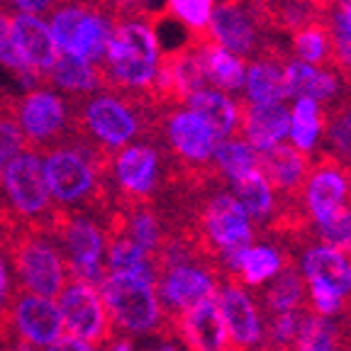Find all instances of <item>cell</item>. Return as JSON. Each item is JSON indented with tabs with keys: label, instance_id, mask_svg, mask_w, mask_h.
Masks as SVG:
<instances>
[{
	"label": "cell",
	"instance_id": "e0dca14e",
	"mask_svg": "<svg viewBox=\"0 0 351 351\" xmlns=\"http://www.w3.org/2000/svg\"><path fill=\"white\" fill-rule=\"evenodd\" d=\"M217 305L225 327L230 332L232 346L237 351H252L266 339V317L256 298L239 280H225L217 288Z\"/></svg>",
	"mask_w": 351,
	"mask_h": 351
},
{
	"label": "cell",
	"instance_id": "d590c367",
	"mask_svg": "<svg viewBox=\"0 0 351 351\" xmlns=\"http://www.w3.org/2000/svg\"><path fill=\"white\" fill-rule=\"evenodd\" d=\"M288 56L307 61V64H317V66L335 64V61H332V37H329V29L322 17H317V20H313L310 25H305V27L291 32Z\"/></svg>",
	"mask_w": 351,
	"mask_h": 351
},
{
	"label": "cell",
	"instance_id": "1f68e13d",
	"mask_svg": "<svg viewBox=\"0 0 351 351\" xmlns=\"http://www.w3.org/2000/svg\"><path fill=\"white\" fill-rule=\"evenodd\" d=\"M263 317L280 313H293V310H305L307 305V285L298 266L285 263V269L276 276L271 283L263 285Z\"/></svg>",
	"mask_w": 351,
	"mask_h": 351
},
{
	"label": "cell",
	"instance_id": "2e32d148",
	"mask_svg": "<svg viewBox=\"0 0 351 351\" xmlns=\"http://www.w3.org/2000/svg\"><path fill=\"white\" fill-rule=\"evenodd\" d=\"M64 317V327L69 335H76L81 339L103 344L112 335V322H110L108 307L95 285L83 283V280L69 278L64 291L56 298Z\"/></svg>",
	"mask_w": 351,
	"mask_h": 351
},
{
	"label": "cell",
	"instance_id": "bcb514c9",
	"mask_svg": "<svg viewBox=\"0 0 351 351\" xmlns=\"http://www.w3.org/2000/svg\"><path fill=\"white\" fill-rule=\"evenodd\" d=\"M166 0H115V12L120 15H144V17H156L164 12Z\"/></svg>",
	"mask_w": 351,
	"mask_h": 351
},
{
	"label": "cell",
	"instance_id": "5b68a950",
	"mask_svg": "<svg viewBox=\"0 0 351 351\" xmlns=\"http://www.w3.org/2000/svg\"><path fill=\"white\" fill-rule=\"evenodd\" d=\"M8 249H10L15 283L22 291L44 298H59L71 274L54 230L25 225L20 234L10 239Z\"/></svg>",
	"mask_w": 351,
	"mask_h": 351
},
{
	"label": "cell",
	"instance_id": "11a10c76",
	"mask_svg": "<svg viewBox=\"0 0 351 351\" xmlns=\"http://www.w3.org/2000/svg\"><path fill=\"white\" fill-rule=\"evenodd\" d=\"M349 100H351V76H349Z\"/></svg>",
	"mask_w": 351,
	"mask_h": 351
},
{
	"label": "cell",
	"instance_id": "9a60e30c",
	"mask_svg": "<svg viewBox=\"0 0 351 351\" xmlns=\"http://www.w3.org/2000/svg\"><path fill=\"white\" fill-rule=\"evenodd\" d=\"M5 322L15 339L32 349H47L66 332L56 298H44L27 291L15 293Z\"/></svg>",
	"mask_w": 351,
	"mask_h": 351
},
{
	"label": "cell",
	"instance_id": "484cf974",
	"mask_svg": "<svg viewBox=\"0 0 351 351\" xmlns=\"http://www.w3.org/2000/svg\"><path fill=\"white\" fill-rule=\"evenodd\" d=\"M193 47H195L197 61L203 66L208 86L219 88V90H225V93L232 95H241L249 59L225 49V47H219V44H215L208 37H197L193 42Z\"/></svg>",
	"mask_w": 351,
	"mask_h": 351
},
{
	"label": "cell",
	"instance_id": "f35d334b",
	"mask_svg": "<svg viewBox=\"0 0 351 351\" xmlns=\"http://www.w3.org/2000/svg\"><path fill=\"white\" fill-rule=\"evenodd\" d=\"M324 152L332 154L341 164H351V100L327 110L324 125Z\"/></svg>",
	"mask_w": 351,
	"mask_h": 351
},
{
	"label": "cell",
	"instance_id": "8fae6325",
	"mask_svg": "<svg viewBox=\"0 0 351 351\" xmlns=\"http://www.w3.org/2000/svg\"><path fill=\"white\" fill-rule=\"evenodd\" d=\"M166 156L159 144L152 139H139L110 154V181L130 203H147L156 195L164 181Z\"/></svg>",
	"mask_w": 351,
	"mask_h": 351
},
{
	"label": "cell",
	"instance_id": "8992f818",
	"mask_svg": "<svg viewBox=\"0 0 351 351\" xmlns=\"http://www.w3.org/2000/svg\"><path fill=\"white\" fill-rule=\"evenodd\" d=\"M98 291L108 307L112 329H117L120 335L147 337L164 329L166 310L159 300L156 280L122 271H108Z\"/></svg>",
	"mask_w": 351,
	"mask_h": 351
},
{
	"label": "cell",
	"instance_id": "4fadbf2b",
	"mask_svg": "<svg viewBox=\"0 0 351 351\" xmlns=\"http://www.w3.org/2000/svg\"><path fill=\"white\" fill-rule=\"evenodd\" d=\"M349 197V166L335 159L332 154L317 152V159H313L307 178L300 188V208L310 225L327 222L332 215H337Z\"/></svg>",
	"mask_w": 351,
	"mask_h": 351
},
{
	"label": "cell",
	"instance_id": "ab89813d",
	"mask_svg": "<svg viewBox=\"0 0 351 351\" xmlns=\"http://www.w3.org/2000/svg\"><path fill=\"white\" fill-rule=\"evenodd\" d=\"M217 3L219 0H166L164 15H169L171 20L183 25L197 39L208 34V25L213 20Z\"/></svg>",
	"mask_w": 351,
	"mask_h": 351
},
{
	"label": "cell",
	"instance_id": "7c38bea8",
	"mask_svg": "<svg viewBox=\"0 0 351 351\" xmlns=\"http://www.w3.org/2000/svg\"><path fill=\"white\" fill-rule=\"evenodd\" d=\"M159 132L166 149L191 171H210L217 134L188 105H166L159 117Z\"/></svg>",
	"mask_w": 351,
	"mask_h": 351
},
{
	"label": "cell",
	"instance_id": "5bb4252c",
	"mask_svg": "<svg viewBox=\"0 0 351 351\" xmlns=\"http://www.w3.org/2000/svg\"><path fill=\"white\" fill-rule=\"evenodd\" d=\"M219 283L222 280L217 278V271L210 263L193 256L186 261L161 266L159 278H156V291H159V300L166 310V317H178L197 302L217 295Z\"/></svg>",
	"mask_w": 351,
	"mask_h": 351
},
{
	"label": "cell",
	"instance_id": "ffe728a7",
	"mask_svg": "<svg viewBox=\"0 0 351 351\" xmlns=\"http://www.w3.org/2000/svg\"><path fill=\"white\" fill-rule=\"evenodd\" d=\"M12 37L25 64L47 83L51 66L61 54L47 17L32 12H12Z\"/></svg>",
	"mask_w": 351,
	"mask_h": 351
},
{
	"label": "cell",
	"instance_id": "ba28073f",
	"mask_svg": "<svg viewBox=\"0 0 351 351\" xmlns=\"http://www.w3.org/2000/svg\"><path fill=\"white\" fill-rule=\"evenodd\" d=\"M5 108L20 125L27 147L37 149V152L59 144L76 127L73 98L56 90L54 86L29 88L12 103H5Z\"/></svg>",
	"mask_w": 351,
	"mask_h": 351
},
{
	"label": "cell",
	"instance_id": "83f0119b",
	"mask_svg": "<svg viewBox=\"0 0 351 351\" xmlns=\"http://www.w3.org/2000/svg\"><path fill=\"white\" fill-rule=\"evenodd\" d=\"M47 83L61 90V93H66L69 98H83V95H90L105 88L103 69L98 64L81 59V56L64 54V51L51 66Z\"/></svg>",
	"mask_w": 351,
	"mask_h": 351
},
{
	"label": "cell",
	"instance_id": "836d02e7",
	"mask_svg": "<svg viewBox=\"0 0 351 351\" xmlns=\"http://www.w3.org/2000/svg\"><path fill=\"white\" fill-rule=\"evenodd\" d=\"M322 20L332 37V61L341 73L351 76V0H327Z\"/></svg>",
	"mask_w": 351,
	"mask_h": 351
},
{
	"label": "cell",
	"instance_id": "8d00e7d4",
	"mask_svg": "<svg viewBox=\"0 0 351 351\" xmlns=\"http://www.w3.org/2000/svg\"><path fill=\"white\" fill-rule=\"evenodd\" d=\"M291 351H339V329L335 317H322L313 310H305Z\"/></svg>",
	"mask_w": 351,
	"mask_h": 351
},
{
	"label": "cell",
	"instance_id": "7dc6e473",
	"mask_svg": "<svg viewBox=\"0 0 351 351\" xmlns=\"http://www.w3.org/2000/svg\"><path fill=\"white\" fill-rule=\"evenodd\" d=\"M10 12H32V15H49L61 0H0Z\"/></svg>",
	"mask_w": 351,
	"mask_h": 351
},
{
	"label": "cell",
	"instance_id": "db71d44e",
	"mask_svg": "<svg viewBox=\"0 0 351 351\" xmlns=\"http://www.w3.org/2000/svg\"><path fill=\"white\" fill-rule=\"evenodd\" d=\"M315 3H317V5H322V8L327 5V0H315Z\"/></svg>",
	"mask_w": 351,
	"mask_h": 351
},
{
	"label": "cell",
	"instance_id": "4316f807",
	"mask_svg": "<svg viewBox=\"0 0 351 351\" xmlns=\"http://www.w3.org/2000/svg\"><path fill=\"white\" fill-rule=\"evenodd\" d=\"M183 105L195 110L197 115L213 127L217 139L232 137L241 127V100L237 95L219 90V88H197V90H193V93H188L183 98Z\"/></svg>",
	"mask_w": 351,
	"mask_h": 351
},
{
	"label": "cell",
	"instance_id": "60d3db41",
	"mask_svg": "<svg viewBox=\"0 0 351 351\" xmlns=\"http://www.w3.org/2000/svg\"><path fill=\"white\" fill-rule=\"evenodd\" d=\"M302 317H305V310H293V313H280L266 317V339L263 344H269L271 349L278 351H291L293 341H295L298 332H300Z\"/></svg>",
	"mask_w": 351,
	"mask_h": 351
},
{
	"label": "cell",
	"instance_id": "f546056e",
	"mask_svg": "<svg viewBox=\"0 0 351 351\" xmlns=\"http://www.w3.org/2000/svg\"><path fill=\"white\" fill-rule=\"evenodd\" d=\"M232 193L241 200V205L247 208V213L252 215L254 225L269 227L271 222L280 217V195L271 181L263 176L261 169L252 171L249 176L239 178L237 183H232Z\"/></svg>",
	"mask_w": 351,
	"mask_h": 351
},
{
	"label": "cell",
	"instance_id": "9c48e42d",
	"mask_svg": "<svg viewBox=\"0 0 351 351\" xmlns=\"http://www.w3.org/2000/svg\"><path fill=\"white\" fill-rule=\"evenodd\" d=\"M51 230L61 244L71 278L98 288L108 276L105 254H108L110 230H105L103 222L95 219L88 210L59 213Z\"/></svg>",
	"mask_w": 351,
	"mask_h": 351
},
{
	"label": "cell",
	"instance_id": "816d5d0a",
	"mask_svg": "<svg viewBox=\"0 0 351 351\" xmlns=\"http://www.w3.org/2000/svg\"><path fill=\"white\" fill-rule=\"evenodd\" d=\"M12 351H39V349H32V346H27V344H20V346H15Z\"/></svg>",
	"mask_w": 351,
	"mask_h": 351
},
{
	"label": "cell",
	"instance_id": "681fc988",
	"mask_svg": "<svg viewBox=\"0 0 351 351\" xmlns=\"http://www.w3.org/2000/svg\"><path fill=\"white\" fill-rule=\"evenodd\" d=\"M103 344H105L103 351H134V341L127 335H117V337L110 335Z\"/></svg>",
	"mask_w": 351,
	"mask_h": 351
},
{
	"label": "cell",
	"instance_id": "cb8c5ba5",
	"mask_svg": "<svg viewBox=\"0 0 351 351\" xmlns=\"http://www.w3.org/2000/svg\"><path fill=\"white\" fill-rule=\"evenodd\" d=\"M117 12L112 8H103L98 3H86L81 20H78L76 29H73L71 39L66 44L64 54L81 56L86 61H93L100 66L108 49V42L115 29Z\"/></svg>",
	"mask_w": 351,
	"mask_h": 351
},
{
	"label": "cell",
	"instance_id": "3957f363",
	"mask_svg": "<svg viewBox=\"0 0 351 351\" xmlns=\"http://www.w3.org/2000/svg\"><path fill=\"white\" fill-rule=\"evenodd\" d=\"M164 56V44L152 17L120 15L100 61L105 88L152 95Z\"/></svg>",
	"mask_w": 351,
	"mask_h": 351
},
{
	"label": "cell",
	"instance_id": "e575fe53",
	"mask_svg": "<svg viewBox=\"0 0 351 351\" xmlns=\"http://www.w3.org/2000/svg\"><path fill=\"white\" fill-rule=\"evenodd\" d=\"M120 227L127 237H130L137 247H142L144 252L159 256L161 247H164L166 234L164 225H161L159 215L154 213L152 208H147L144 203H134L127 210L125 217H120Z\"/></svg>",
	"mask_w": 351,
	"mask_h": 351
},
{
	"label": "cell",
	"instance_id": "6da1fadb",
	"mask_svg": "<svg viewBox=\"0 0 351 351\" xmlns=\"http://www.w3.org/2000/svg\"><path fill=\"white\" fill-rule=\"evenodd\" d=\"M161 105L152 95H134L112 88L73 98V122L103 152L112 154L139 139H149L159 127Z\"/></svg>",
	"mask_w": 351,
	"mask_h": 351
},
{
	"label": "cell",
	"instance_id": "d6986e66",
	"mask_svg": "<svg viewBox=\"0 0 351 351\" xmlns=\"http://www.w3.org/2000/svg\"><path fill=\"white\" fill-rule=\"evenodd\" d=\"M176 319V332L188 351H234L217 298L197 302Z\"/></svg>",
	"mask_w": 351,
	"mask_h": 351
},
{
	"label": "cell",
	"instance_id": "f5cc1de1",
	"mask_svg": "<svg viewBox=\"0 0 351 351\" xmlns=\"http://www.w3.org/2000/svg\"><path fill=\"white\" fill-rule=\"evenodd\" d=\"M349 197H351V164H349Z\"/></svg>",
	"mask_w": 351,
	"mask_h": 351
},
{
	"label": "cell",
	"instance_id": "f907efd6",
	"mask_svg": "<svg viewBox=\"0 0 351 351\" xmlns=\"http://www.w3.org/2000/svg\"><path fill=\"white\" fill-rule=\"evenodd\" d=\"M154 351H188L186 344L183 341H176V339H161L159 344H156V349Z\"/></svg>",
	"mask_w": 351,
	"mask_h": 351
},
{
	"label": "cell",
	"instance_id": "ac0fdd59",
	"mask_svg": "<svg viewBox=\"0 0 351 351\" xmlns=\"http://www.w3.org/2000/svg\"><path fill=\"white\" fill-rule=\"evenodd\" d=\"M285 78H288L291 98L310 95V98L319 100L327 110L349 100V76L341 73L335 64L317 66L288 56L285 59Z\"/></svg>",
	"mask_w": 351,
	"mask_h": 351
},
{
	"label": "cell",
	"instance_id": "d4e9b609",
	"mask_svg": "<svg viewBox=\"0 0 351 351\" xmlns=\"http://www.w3.org/2000/svg\"><path fill=\"white\" fill-rule=\"evenodd\" d=\"M310 164H313V156L302 154L291 142L266 149V152H261V159H258V169L263 171V176L269 178L280 197L300 195Z\"/></svg>",
	"mask_w": 351,
	"mask_h": 351
},
{
	"label": "cell",
	"instance_id": "277c9868",
	"mask_svg": "<svg viewBox=\"0 0 351 351\" xmlns=\"http://www.w3.org/2000/svg\"><path fill=\"white\" fill-rule=\"evenodd\" d=\"M200 237L217 269L227 278H234L247 247L256 241V225L230 186L205 197L200 208Z\"/></svg>",
	"mask_w": 351,
	"mask_h": 351
},
{
	"label": "cell",
	"instance_id": "44dd1931",
	"mask_svg": "<svg viewBox=\"0 0 351 351\" xmlns=\"http://www.w3.org/2000/svg\"><path fill=\"white\" fill-rule=\"evenodd\" d=\"M298 271L305 283H319L351 300V254L324 241H313L300 252Z\"/></svg>",
	"mask_w": 351,
	"mask_h": 351
},
{
	"label": "cell",
	"instance_id": "52a82bcc",
	"mask_svg": "<svg viewBox=\"0 0 351 351\" xmlns=\"http://www.w3.org/2000/svg\"><path fill=\"white\" fill-rule=\"evenodd\" d=\"M0 195L8 213L29 227L51 230L59 217L49 195V186L44 178L42 152L27 147L0 173Z\"/></svg>",
	"mask_w": 351,
	"mask_h": 351
},
{
	"label": "cell",
	"instance_id": "d6a6232c",
	"mask_svg": "<svg viewBox=\"0 0 351 351\" xmlns=\"http://www.w3.org/2000/svg\"><path fill=\"white\" fill-rule=\"evenodd\" d=\"M285 256L276 244L269 241H254L249 244L244 256H241L239 271H237L234 280L244 283L247 288H261V285L271 283L280 271L285 269Z\"/></svg>",
	"mask_w": 351,
	"mask_h": 351
},
{
	"label": "cell",
	"instance_id": "74e56055",
	"mask_svg": "<svg viewBox=\"0 0 351 351\" xmlns=\"http://www.w3.org/2000/svg\"><path fill=\"white\" fill-rule=\"evenodd\" d=\"M0 66L8 69V71L22 83L25 90L37 88L44 83L42 76H37V73L25 64L20 51H17L15 37H12V12L8 10V8H0Z\"/></svg>",
	"mask_w": 351,
	"mask_h": 351
},
{
	"label": "cell",
	"instance_id": "30bf717a",
	"mask_svg": "<svg viewBox=\"0 0 351 351\" xmlns=\"http://www.w3.org/2000/svg\"><path fill=\"white\" fill-rule=\"evenodd\" d=\"M269 29L256 0H219L205 37L244 59H252L271 47Z\"/></svg>",
	"mask_w": 351,
	"mask_h": 351
},
{
	"label": "cell",
	"instance_id": "ee69618b",
	"mask_svg": "<svg viewBox=\"0 0 351 351\" xmlns=\"http://www.w3.org/2000/svg\"><path fill=\"white\" fill-rule=\"evenodd\" d=\"M307 285V305L310 310L322 317H337L341 315V310L346 307V298H341L337 291L327 288V285H319V283H305Z\"/></svg>",
	"mask_w": 351,
	"mask_h": 351
},
{
	"label": "cell",
	"instance_id": "f6af8a7d",
	"mask_svg": "<svg viewBox=\"0 0 351 351\" xmlns=\"http://www.w3.org/2000/svg\"><path fill=\"white\" fill-rule=\"evenodd\" d=\"M12 298H15V271H12L10 254L0 249V319L8 317Z\"/></svg>",
	"mask_w": 351,
	"mask_h": 351
},
{
	"label": "cell",
	"instance_id": "c3c4849f",
	"mask_svg": "<svg viewBox=\"0 0 351 351\" xmlns=\"http://www.w3.org/2000/svg\"><path fill=\"white\" fill-rule=\"evenodd\" d=\"M42 351H103V349H100V344H95V341L81 339V337L64 332V335H61L54 344H49L47 349H42Z\"/></svg>",
	"mask_w": 351,
	"mask_h": 351
},
{
	"label": "cell",
	"instance_id": "603a6c76",
	"mask_svg": "<svg viewBox=\"0 0 351 351\" xmlns=\"http://www.w3.org/2000/svg\"><path fill=\"white\" fill-rule=\"evenodd\" d=\"M291 132V103H244L241 100L239 134L258 152L288 142Z\"/></svg>",
	"mask_w": 351,
	"mask_h": 351
},
{
	"label": "cell",
	"instance_id": "7402d4cb",
	"mask_svg": "<svg viewBox=\"0 0 351 351\" xmlns=\"http://www.w3.org/2000/svg\"><path fill=\"white\" fill-rule=\"evenodd\" d=\"M285 59L278 49L269 47L261 54L247 61V78L241 100L244 103H291L288 78H285Z\"/></svg>",
	"mask_w": 351,
	"mask_h": 351
},
{
	"label": "cell",
	"instance_id": "4dcf8cb0",
	"mask_svg": "<svg viewBox=\"0 0 351 351\" xmlns=\"http://www.w3.org/2000/svg\"><path fill=\"white\" fill-rule=\"evenodd\" d=\"M105 263H108V271H122V274L142 276L149 280L159 278V258L137 247L120 227L110 230Z\"/></svg>",
	"mask_w": 351,
	"mask_h": 351
},
{
	"label": "cell",
	"instance_id": "7a4b0ae2",
	"mask_svg": "<svg viewBox=\"0 0 351 351\" xmlns=\"http://www.w3.org/2000/svg\"><path fill=\"white\" fill-rule=\"evenodd\" d=\"M110 154L93 144L73 127L59 144L44 149V178L49 186L51 203L59 213L90 210L100 200L105 186Z\"/></svg>",
	"mask_w": 351,
	"mask_h": 351
},
{
	"label": "cell",
	"instance_id": "b9f144b4",
	"mask_svg": "<svg viewBox=\"0 0 351 351\" xmlns=\"http://www.w3.org/2000/svg\"><path fill=\"white\" fill-rule=\"evenodd\" d=\"M315 237L317 241H324L329 247H337L341 252L351 254V203H346L344 208L337 215L327 219V222H319L313 225Z\"/></svg>",
	"mask_w": 351,
	"mask_h": 351
},
{
	"label": "cell",
	"instance_id": "f1b7e54d",
	"mask_svg": "<svg viewBox=\"0 0 351 351\" xmlns=\"http://www.w3.org/2000/svg\"><path fill=\"white\" fill-rule=\"evenodd\" d=\"M258 159H261V152L249 142L244 134H232V137L217 139L215 144L213 161H210V171H213L217 178L232 186L239 178L249 176L252 171L258 169Z\"/></svg>",
	"mask_w": 351,
	"mask_h": 351
},
{
	"label": "cell",
	"instance_id": "7bdbcfd3",
	"mask_svg": "<svg viewBox=\"0 0 351 351\" xmlns=\"http://www.w3.org/2000/svg\"><path fill=\"white\" fill-rule=\"evenodd\" d=\"M22 149H27L25 134H22L15 117L10 115V110L3 105V110H0V173Z\"/></svg>",
	"mask_w": 351,
	"mask_h": 351
}]
</instances>
